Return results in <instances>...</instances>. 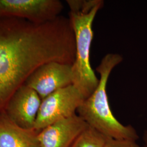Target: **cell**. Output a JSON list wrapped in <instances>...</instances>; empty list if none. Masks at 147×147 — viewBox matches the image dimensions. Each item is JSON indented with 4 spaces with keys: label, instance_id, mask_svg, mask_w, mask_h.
<instances>
[{
    "label": "cell",
    "instance_id": "5b68a950",
    "mask_svg": "<svg viewBox=\"0 0 147 147\" xmlns=\"http://www.w3.org/2000/svg\"><path fill=\"white\" fill-rule=\"evenodd\" d=\"M63 9L59 0H0V19L16 18L42 24L57 18Z\"/></svg>",
    "mask_w": 147,
    "mask_h": 147
},
{
    "label": "cell",
    "instance_id": "ba28073f",
    "mask_svg": "<svg viewBox=\"0 0 147 147\" xmlns=\"http://www.w3.org/2000/svg\"><path fill=\"white\" fill-rule=\"evenodd\" d=\"M88 126L76 113L53 123L38 132L40 147H70Z\"/></svg>",
    "mask_w": 147,
    "mask_h": 147
},
{
    "label": "cell",
    "instance_id": "30bf717a",
    "mask_svg": "<svg viewBox=\"0 0 147 147\" xmlns=\"http://www.w3.org/2000/svg\"><path fill=\"white\" fill-rule=\"evenodd\" d=\"M106 137L88 126L70 147H103Z\"/></svg>",
    "mask_w": 147,
    "mask_h": 147
},
{
    "label": "cell",
    "instance_id": "277c9868",
    "mask_svg": "<svg viewBox=\"0 0 147 147\" xmlns=\"http://www.w3.org/2000/svg\"><path fill=\"white\" fill-rule=\"evenodd\" d=\"M84 99L73 84L49 95L42 101L34 130L39 132L53 123L76 114Z\"/></svg>",
    "mask_w": 147,
    "mask_h": 147
},
{
    "label": "cell",
    "instance_id": "7a4b0ae2",
    "mask_svg": "<svg viewBox=\"0 0 147 147\" xmlns=\"http://www.w3.org/2000/svg\"><path fill=\"white\" fill-rule=\"evenodd\" d=\"M122 56L109 53L102 59L96 70L100 74L99 82L93 93L84 99L77 112L88 125L107 138L137 141L136 130L121 123L113 115L107 94V84L112 70L123 61Z\"/></svg>",
    "mask_w": 147,
    "mask_h": 147
},
{
    "label": "cell",
    "instance_id": "8fae6325",
    "mask_svg": "<svg viewBox=\"0 0 147 147\" xmlns=\"http://www.w3.org/2000/svg\"><path fill=\"white\" fill-rule=\"evenodd\" d=\"M103 147H141L136 141L107 138Z\"/></svg>",
    "mask_w": 147,
    "mask_h": 147
},
{
    "label": "cell",
    "instance_id": "3957f363",
    "mask_svg": "<svg viewBox=\"0 0 147 147\" xmlns=\"http://www.w3.org/2000/svg\"><path fill=\"white\" fill-rule=\"evenodd\" d=\"M76 41V56L72 65L73 84L86 99L98 87L99 79L90 63V50L93 38V22L104 5L100 0L67 1Z\"/></svg>",
    "mask_w": 147,
    "mask_h": 147
},
{
    "label": "cell",
    "instance_id": "7c38bea8",
    "mask_svg": "<svg viewBox=\"0 0 147 147\" xmlns=\"http://www.w3.org/2000/svg\"><path fill=\"white\" fill-rule=\"evenodd\" d=\"M143 147H147V130H146L143 136Z\"/></svg>",
    "mask_w": 147,
    "mask_h": 147
},
{
    "label": "cell",
    "instance_id": "9c48e42d",
    "mask_svg": "<svg viewBox=\"0 0 147 147\" xmlns=\"http://www.w3.org/2000/svg\"><path fill=\"white\" fill-rule=\"evenodd\" d=\"M38 132L17 125L0 112V147H40Z\"/></svg>",
    "mask_w": 147,
    "mask_h": 147
},
{
    "label": "cell",
    "instance_id": "6da1fadb",
    "mask_svg": "<svg viewBox=\"0 0 147 147\" xmlns=\"http://www.w3.org/2000/svg\"><path fill=\"white\" fill-rule=\"evenodd\" d=\"M75 56L69 18L59 16L42 24L0 19V112L39 67L51 62L73 65Z\"/></svg>",
    "mask_w": 147,
    "mask_h": 147
},
{
    "label": "cell",
    "instance_id": "52a82bcc",
    "mask_svg": "<svg viewBox=\"0 0 147 147\" xmlns=\"http://www.w3.org/2000/svg\"><path fill=\"white\" fill-rule=\"evenodd\" d=\"M42 101L35 90L23 84L8 101L4 111L17 125L25 129L34 130Z\"/></svg>",
    "mask_w": 147,
    "mask_h": 147
},
{
    "label": "cell",
    "instance_id": "8992f818",
    "mask_svg": "<svg viewBox=\"0 0 147 147\" xmlns=\"http://www.w3.org/2000/svg\"><path fill=\"white\" fill-rule=\"evenodd\" d=\"M73 82L72 65L51 62L36 69L24 84L35 90L42 100L59 89L73 84Z\"/></svg>",
    "mask_w": 147,
    "mask_h": 147
}]
</instances>
